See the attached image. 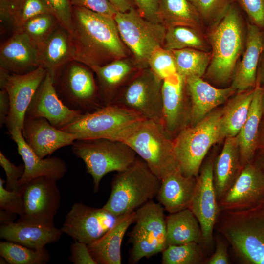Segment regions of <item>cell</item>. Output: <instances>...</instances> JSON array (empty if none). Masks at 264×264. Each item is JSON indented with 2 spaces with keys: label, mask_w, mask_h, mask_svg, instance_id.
I'll return each instance as SVG.
<instances>
[{
  "label": "cell",
  "mask_w": 264,
  "mask_h": 264,
  "mask_svg": "<svg viewBox=\"0 0 264 264\" xmlns=\"http://www.w3.org/2000/svg\"><path fill=\"white\" fill-rule=\"evenodd\" d=\"M72 16L75 61L90 68L125 56L114 17L76 6H72Z\"/></svg>",
  "instance_id": "obj_1"
},
{
  "label": "cell",
  "mask_w": 264,
  "mask_h": 264,
  "mask_svg": "<svg viewBox=\"0 0 264 264\" xmlns=\"http://www.w3.org/2000/svg\"><path fill=\"white\" fill-rule=\"evenodd\" d=\"M242 11L233 1L220 21L206 31L211 59L204 76L213 84L223 85L232 80L238 60L245 50L247 22Z\"/></svg>",
  "instance_id": "obj_2"
},
{
  "label": "cell",
  "mask_w": 264,
  "mask_h": 264,
  "mask_svg": "<svg viewBox=\"0 0 264 264\" xmlns=\"http://www.w3.org/2000/svg\"><path fill=\"white\" fill-rule=\"evenodd\" d=\"M215 228L242 262L264 264V200L247 209L220 211Z\"/></svg>",
  "instance_id": "obj_3"
},
{
  "label": "cell",
  "mask_w": 264,
  "mask_h": 264,
  "mask_svg": "<svg viewBox=\"0 0 264 264\" xmlns=\"http://www.w3.org/2000/svg\"><path fill=\"white\" fill-rule=\"evenodd\" d=\"M161 180L137 157L129 168L112 178L109 198L103 208L116 216L134 211L156 197Z\"/></svg>",
  "instance_id": "obj_4"
},
{
  "label": "cell",
  "mask_w": 264,
  "mask_h": 264,
  "mask_svg": "<svg viewBox=\"0 0 264 264\" xmlns=\"http://www.w3.org/2000/svg\"><path fill=\"white\" fill-rule=\"evenodd\" d=\"M121 141L133 150L160 180L179 168L173 139L161 124L145 119Z\"/></svg>",
  "instance_id": "obj_5"
},
{
  "label": "cell",
  "mask_w": 264,
  "mask_h": 264,
  "mask_svg": "<svg viewBox=\"0 0 264 264\" xmlns=\"http://www.w3.org/2000/svg\"><path fill=\"white\" fill-rule=\"evenodd\" d=\"M222 109L214 110L194 126L182 130L173 139L175 152L182 173L197 177L211 147L221 141Z\"/></svg>",
  "instance_id": "obj_6"
},
{
  "label": "cell",
  "mask_w": 264,
  "mask_h": 264,
  "mask_svg": "<svg viewBox=\"0 0 264 264\" xmlns=\"http://www.w3.org/2000/svg\"><path fill=\"white\" fill-rule=\"evenodd\" d=\"M71 149L73 154L83 160L87 172L91 176L95 192L107 174L126 170L138 157L125 142L108 139L76 140Z\"/></svg>",
  "instance_id": "obj_7"
},
{
  "label": "cell",
  "mask_w": 264,
  "mask_h": 264,
  "mask_svg": "<svg viewBox=\"0 0 264 264\" xmlns=\"http://www.w3.org/2000/svg\"><path fill=\"white\" fill-rule=\"evenodd\" d=\"M147 119L138 113L115 104L105 105L61 130L73 133L77 140L108 139L121 141L136 125Z\"/></svg>",
  "instance_id": "obj_8"
},
{
  "label": "cell",
  "mask_w": 264,
  "mask_h": 264,
  "mask_svg": "<svg viewBox=\"0 0 264 264\" xmlns=\"http://www.w3.org/2000/svg\"><path fill=\"white\" fill-rule=\"evenodd\" d=\"M75 60L59 70L52 78L56 91L69 109L90 113L103 107L92 72Z\"/></svg>",
  "instance_id": "obj_9"
},
{
  "label": "cell",
  "mask_w": 264,
  "mask_h": 264,
  "mask_svg": "<svg viewBox=\"0 0 264 264\" xmlns=\"http://www.w3.org/2000/svg\"><path fill=\"white\" fill-rule=\"evenodd\" d=\"M164 210L159 203L151 200L135 210V224L129 234L131 264L162 252L167 247Z\"/></svg>",
  "instance_id": "obj_10"
},
{
  "label": "cell",
  "mask_w": 264,
  "mask_h": 264,
  "mask_svg": "<svg viewBox=\"0 0 264 264\" xmlns=\"http://www.w3.org/2000/svg\"><path fill=\"white\" fill-rule=\"evenodd\" d=\"M114 19L121 40L132 51L139 66H148L152 53L164 44L165 26L147 20L133 7L126 12L118 11Z\"/></svg>",
  "instance_id": "obj_11"
},
{
  "label": "cell",
  "mask_w": 264,
  "mask_h": 264,
  "mask_svg": "<svg viewBox=\"0 0 264 264\" xmlns=\"http://www.w3.org/2000/svg\"><path fill=\"white\" fill-rule=\"evenodd\" d=\"M163 80L151 69L143 70L132 79L115 104L140 114L147 119L162 122Z\"/></svg>",
  "instance_id": "obj_12"
},
{
  "label": "cell",
  "mask_w": 264,
  "mask_h": 264,
  "mask_svg": "<svg viewBox=\"0 0 264 264\" xmlns=\"http://www.w3.org/2000/svg\"><path fill=\"white\" fill-rule=\"evenodd\" d=\"M47 70L39 67L23 74L0 69V88L8 93L10 111L5 125L8 132L14 128L22 131L27 110Z\"/></svg>",
  "instance_id": "obj_13"
},
{
  "label": "cell",
  "mask_w": 264,
  "mask_h": 264,
  "mask_svg": "<svg viewBox=\"0 0 264 264\" xmlns=\"http://www.w3.org/2000/svg\"><path fill=\"white\" fill-rule=\"evenodd\" d=\"M21 189L24 210L18 220L54 225V219L61 202L57 181L38 177L22 185Z\"/></svg>",
  "instance_id": "obj_14"
},
{
  "label": "cell",
  "mask_w": 264,
  "mask_h": 264,
  "mask_svg": "<svg viewBox=\"0 0 264 264\" xmlns=\"http://www.w3.org/2000/svg\"><path fill=\"white\" fill-rule=\"evenodd\" d=\"M120 216H115L103 207L94 208L76 202L66 215L61 230L74 241L88 244L113 227Z\"/></svg>",
  "instance_id": "obj_15"
},
{
  "label": "cell",
  "mask_w": 264,
  "mask_h": 264,
  "mask_svg": "<svg viewBox=\"0 0 264 264\" xmlns=\"http://www.w3.org/2000/svg\"><path fill=\"white\" fill-rule=\"evenodd\" d=\"M213 158L200 168L189 207L198 220L202 232V243L210 245L213 239V231L220 210L213 183Z\"/></svg>",
  "instance_id": "obj_16"
},
{
  "label": "cell",
  "mask_w": 264,
  "mask_h": 264,
  "mask_svg": "<svg viewBox=\"0 0 264 264\" xmlns=\"http://www.w3.org/2000/svg\"><path fill=\"white\" fill-rule=\"evenodd\" d=\"M162 96L161 125L171 137H175L190 125L191 103L185 78L176 73L163 80Z\"/></svg>",
  "instance_id": "obj_17"
},
{
  "label": "cell",
  "mask_w": 264,
  "mask_h": 264,
  "mask_svg": "<svg viewBox=\"0 0 264 264\" xmlns=\"http://www.w3.org/2000/svg\"><path fill=\"white\" fill-rule=\"evenodd\" d=\"M83 114L64 104L56 91L51 76L47 71L33 96L25 116L45 118L53 126L61 130L77 120Z\"/></svg>",
  "instance_id": "obj_18"
},
{
  "label": "cell",
  "mask_w": 264,
  "mask_h": 264,
  "mask_svg": "<svg viewBox=\"0 0 264 264\" xmlns=\"http://www.w3.org/2000/svg\"><path fill=\"white\" fill-rule=\"evenodd\" d=\"M264 200V176L253 162L242 169L234 184L218 202L220 211L254 207Z\"/></svg>",
  "instance_id": "obj_19"
},
{
  "label": "cell",
  "mask_w": 264,
  "mask_h": 264,
  "mask_svg": "<svg viewBox=\"0 0 264 264\" xmlns=\"http://www.w3.org/2000/svg\"><path fill=\"white\" fill-rule=\"evenodd\" d=\"M22 134L27 144L41 158L63 147L72 145L78 139L75 134L54 127L45 118L27 116Z\"/></svg>",
  "instance_id": "obj_20"
},
{
  "label": "cell",
  "mask_w": 264,
  "mask_h": 264,
  "mask_svg": "<svg viewBox=\"0 0 264 264\" xmlns=\"http://www.w3.org/2000/svg\"><path fill=\"white\" fill-rule=\"evenodd\" d=\"M8 132L24 165V174L19 181L20 186L38 177L44 176L57 181L65 176L67 167L64 160L57 156L40 157L27 144L22 130L14 128Z\"/></svg>",
  "instance_id": "obj_21"
},
{
  "label": "cell",
  "mask_w": 264,
  "mask_h": 264,
  "mask_svg": "<svg viewBox=\"0 0 264 264\" xmlns=\"http://www.w3.org/2000/svg\"><path fill=\"white\" fill-rule=\"evenodd\" d=\"M185 80L191 103L190 126L196 125L237 92L231 86L226 88H217L202 77L189 76L185 78Z\"/></svg>",
  "instance_id": "obj_22"
},
{
  "label": "cell",
  "mask_w": 264,
  "mask_h": 264,
  "mask_svg": "<svg viewBox=\"0 0 264 264\" xmlns=\"http://www.w3.org/2000/svg\"><path fill=\"white\" fill-rule=\"evenodd\" d=\"M264 50V31L247 19V36L242 59L238 62L232 79L231 86L237 92L255 87L258 65Z\"/></svg>",
  "instance_id": "obj_23"
},
{
  "label": "cell",
  "mask_w": 264,
  "mask_h": 264,
  "mask_svg": "<svg viewBox=\"0 0 264 264\" xmlns=\"http://www.w3.org/2000/svg\"><path fill=\"white\" fill-rule=\"evenodd\" d=\"M39 67L37 48L23 32L13 33L0 45V69L23 74Z\"/></svg>",
  "instance_id": "obj_24"
},
{
  "label": "cell",
  "mask_w": 264,
  "mask_h": 264,
  "mask_svg": "<svg viewBox=\"0 0 264 264\" xmlns=\"http://www.w3.org/2000/svg\"><path fill=\"white\" fill-rule=\"evenodd\" d=\"M63 232L54 225L18 220L1 224L0 237L35 250H42L46 245L56 243Z\"/></svg>",
  "instance_id": "obj_25"
},
{
  "label": "cell",
  "mask_w": 264,
  "mask_h": 264,
  "mask_svg": "<svg viewBox=\"0 0 264 264\" xmlns=\"http://www.w3.org/2000/svg\"><path fill=\"white\" fill-rule=\"evenodd\" d=\"M197 177L184 176L179 168L161 180L156 198L169 213L189 208L193 197Z\"/></svg>",
  "instance_id": "obj_26"
},
{
  "label": "cell",
  "mask_w": 264,
  "mask_h": 264,
  "mask_svg": "<svg viewBox=\"0 0 264 264\" xmlns=\"http://www.w3.org/2000/svg\"><path fill=\"white\" fill-rule=\"evenodd\" d=\"M40 67L52 78L67 63L75 60V50L70 33L60 25L38 48Z\"/></svg>",
  "instance_id": "obj_27"
},
{
  "label": "cell",
  "mask_w": 264,
  "mask_h": 264,
  "mask_svg": "<svg viewBox=\"0 0 264 264\" xmlns=\"http://www.w3.org/2000/svg\"><path fill=\"white\" fill-rule=\"evenodd\" d=\"M136 211L122 215L103 236L88 244L89 252L97 264H121V247L129 226L134 222Z\"/></svg>",
  "instance_id": "obj_28"
},
{
  "label": "cell",
  "mask_w": 264,
  "mask_h": 264,
  "mask_svg": "<svg viewBox=\"0 0 264 264\" xmlns=\"http://www.w3.org/2000/svg\"><path fill=\"white\" fill-rule=\"evenodd\" d=\"M224 140L222 149L213 164V183L218 202L234 184L243 168L237 136Z\"/></svg>",
  "instance_id": "obj_29"
},
{
  "label": "cell",
  "mask_w": 264,
  "mask_h": 264,
  "mask_svg": "<svg viewBox=\"0 0 264 264\" xmlns=\"http://www.w3.org/2000/svg\"><path fill=\"white\" fill-rule=\"evenodd\" d=\"M264 86L256 85L247 118L238 135L242 167L253 161L258 150L260 124L263 116L262 96Z\"/></svg>",
  "instance_id": "obj_30"
},
{
  "label": "cell",
  "mask_w": 264,
  "mask_h": 264,
  "mask_svg": "<svg viewBox=\"0 0 264 264\" xmlns=\"http://www.w3.org/2000/svg\"><path fill=\"white\" fill-rule=\"evenodd\" d=\"M255 88L237 92L222 108L221 140L236 136L245 122L253 98Z\"/></svg>",
  "instance_id": "obj_31"
},
{
  "label": "cell",
  "mask_w": 264,
  "mask_h": 264,
  "mask_svg": "<svg viewBox=\"0 0 264 264\" xmlns=\"http://www.w3.org/2000/svg\"><path fill=\"white\" fill-rule=\"evenodd\" d=\"M167 247L191 242H202L199 221L189 208L166 216Z\"/></svg>",
  "instance_id": "obj_32"
},
{
  "label": "cell",
  "mask_w": 264,
  "mask_h": 264,
  "mask_svg": "<svg viewBox=\"0 0 264 264\" xmlns=\"http://www.w3.org/2000/svg\"><path fill=\"white\" fill-rule=\"evenodd\" d=\"M46 13L53 14L44 0H0V22L8 25L13 33L19 32L29 19Z\"/></svg>",
  "instance_id": "obj_33"
},
{
  "label": "cell",
  "mask_w": 264,
  "mask_h": 264,
  "mask_svg": "<svg viewBox=\"0 0 264 264\" xmlns=\"http://www.w3.org/2000/svg\"><path fill=\"white\" fill-rule=\"evenodd\" d=\"M90 68L96 73L98 81V91L104 105L112 104L115 89L132 73V68L127 62L120 60Z\"/></svg>",
  "instance_id": "obj_34"
},
{
  "label": "cell",
  "mask_w": 264,
  "mask_h": 264,
  "mask_svg": "<svg viewBox=\"0 0 264 264\" xmlns=\"http://www.w3.org/2000/svg\"><path fill=\"white\" fill-rule=\"evenodd\" d=\"M158 14L166 28L182 25L204 31L200 17L188 0H160Z\"/></svg>",
  "instance_id": "obj_35"
},
{
  "label": "cell",
  "mask_w": 264,
  "mask_h": 264,
  "mask_svg": "<svg viewBox=\"0 0 264 264\" xmlns=\"http://www.w3.org/2000/svg\"><path fill=\"white\" fill-rule=\"evenodd\" d=\"M163 44L164 48L169 51L184 48L211 51L206 34L203 31L186 26L167 27Z\"/></svg>",
  "instance_id": "obj_36"
},
{
  "label": "cell",
  "mask_w": 264,
  "mask_h": 264,
  "mask_svg": "<svg viewBox=\"0 0 264 264\" xmlns=\"http://www.w3.org/2000/svg\"><path fill=\"white\" fill-rule=\"evenodd\" d=\"M172 52L175 59L178 74L184 78L192 76H204L211 61V51L184 48Z\"/></svg>",
  "instance_id": "obj_37"
},
{
  "label": "cell",
  "mask_w": 264,
  "mask_h": 264,
  "mask_svg": "<svg viewBox=\"0 0 264 264\" xmlns=\"http://www.w3.org/2000/svg\"><path fill=\"white\" fill-rule=\"evenodd\" d=\"M0 255L10 264H45L50 258L46 248L35 250L8 241L0 242Z\"/></svg>",
  "instance_id": "obj_38"
},
{
  "label": "cell",
  "mask_w": 264,
  "mask_h": 264,
  "mask_svg": "<svg viewBox=\"0 0 264 264\" xmlns=\"http://www.w3.org/2000/svg\"><path fill=\"white\" fill-rule=\"evenodd\" d=\"M60 25L59 20L53 14H43L26 22L20 31L25 34L38 48Z\"/></svg>",
  "instance_id": "obj_39"
},
{
  "label": "cell",
  "mask_w": 264,
  "mask_h": 264,
  "mask_svg": "<svg viewBox=\"0 0 264 264\" xmlns=\"http://www.w3.org/2000/svg\"><path fill=\"white\" fill-rule=\"evenodd\" d=\"M162 264H200L205 262L200 243L191 242L167 246L162 252Z\"/></svg>",
  "instance_id": "obj_40"
},
{
  "label": "cell",
  "mask_w": 264,
  "mask_h": 264,
  "mask_svg": "<svg viewBox=\"0 0 264 264\" xmlns=\"http://www.w3.org/2000/svg\"><path fill=\"white\" fill-rule=\"evenodd\" d=\"M198 13L206 31L216 25L233 0H188Z\"/></svg>",
  "instance_id": "obj_41"
},
{
  "label": "cell",
  "mask_w": 264,
  "mask_h": 264,
  "mask_svg": "<svg viewBox=\"0 0 264 264\" xmlns=\"http://www.w3.org/2000/svg\"><path fill=\"white\" fill-rule=\"evenodd\" d=\"M148 66L152 71L162 80L177 73L176 61L172 51L161 47L152 53Z\"/></svg>",
  "instance_id": "obj_42"
},
{
  "label": "cell",
  "mask_w": 264,
  "mask_h": 264,
  "mask_svg": "<svg viewBox=\"0 0 264 264\" xmlns=\"http://www.w3.org/2000/svg\"><path fill=\"white\" fill-rule=\"evenodd\" d=\"M6 182L0 178V210L15 213L22 217L23 213L24 203L22 190H8L4 187Z\"/></svg>",
  "instance_id": "obj_43"
},
{
  "label": "cell",
  "mask_w": 264,
  "mask_h": 264,
  "mask_svg": "<svg viewBox=\"0 0 264 264\" xmlns=\"http://www.w3.org/2000/svg\"><path fill=\"white\" fill-rule=\"evenodd\" d=\"M247 17V20L264 31V0H233Z\"/></svg>",
  "instance_id": "obj_44"
},
{
  "label": "cell",
  "mask_w": 264,
  "mask_h": 264,
  "mask_svg": "<svg viewBox=\"0 0 264 264\" xmlns=\"http://www.w3.org/2000/svg\"><path fill=\"white\" fill-rule=\"evenodd\" d=\"M62 26L71 35L72 33V6L70 0H44Z\"/></svg>",
  "instance_id": "obj_45"
},
{
  "label": "cell",
  "mask_w": 264,
  "mask_h": 264,
  "mask_svg": "<svg viewBox=\"0 0 264 264\" xmlns=\"http://www.w3.org/2000/svg\"><path fill=\"white\" fill-rule=\"evenodd\" d=\"M0 165L4 170L6 176L5 188L10 191L19 190L21 187L19 184V181L24 172V164L15 165L0 151Z\"/></svg>",
  "instance_id": "obj_46"
},
{
  "label": "cell",
  "mask_w": 264,
  "mask_h": 264,
  "mask_svg": "<svg viewBox=\"0 0 264 264\" xmlns=\"http://www.w3.org/2000/svg\"><path fill=\"white\" fill-rule=\"evenodd\" d=\"M72 6L84 8L114 17L118 12L109 0H70Z\"/></svg>",
  "instance_id": "obj_47"
},
{
  "label": "cell",
  "mask_w": 264,
  "mask_h": 264,
  "mask_svg": "<svg viewBox=\"0 0 264 264\" xmlns=\"http://www.w3.org/2000/svg\"><path fill=\"white\" fill-rule=\"evenodd\" d=\"M69 260L74 264H97L91 255L88 244L74 241L70 247Z\"/></svg>",
  "instance_id": "obj_48"
},
{
  "label": "cell",
  "mask_w": 264,
  "mask_h": 264,
  "mask_svg": "<svg viewBox=\"0 0 264 264\" xmlns=\"http://www.w3.org/2000/svg\"><path fill=\"white\" fill-rule=\"evenodd\" d=\"M133 0L142 17L154 22H161L158 14L160 0Z\"/></svg>",
  "instance_id": "obj_49"
},
{
  "label": "cell",
  "mask_w": 264,
  "mask_h": 264,
  "mask_svg": "<svg viewBox=\"0 0 264 264\" xmlns=\"http://www.w3.org/2000/svg\"><path fill=\"white\" fill-rule=\"evenodd\" d=\"M208 264H228L230 261L227 252L226 243L218 238L216 241V247L214 253L205 261Z\"/></svg>",
  "instance_id": "obj_50"
},
{
  "label": "cell",
  "mask_w": 264,
  "mask_h": 264,
  "mask_svg": "<svg viewBox=\"0 0 264 264\" xmlns=\"http://www.w3.org/2000/svg\"><path fill=\"white\" fill-rule=\"evenodd\" d=\"M10 111V102L8 93L4 89L0 91V126L5 125Z\"/></svg>",
  "instance_id": "obj_51"
},
{
  "label": "cell",
  "mask_w": 264,
  "mask_h": 264,
  "mask_svg": "<svg viewBox=\"0 0 264 264\" xmlns=\"http://www.w3.org/2000/svg\"><path fill=\"white\" fill-rule=\"evenodd\" d=\"M109 0L121 12H126L132 7V0Z\"/></svg>",
  "instance_id": "obj_52"
},
{
  "label": "cell",
  "mask_w": 264,
  "mask_h": 264,
  "mask_svg": "<svg viewBox=\"0 0 264 264\" xmlns=\"http://www.w3.org/2000/svg\"><path fill=\"white\" fill-rule=\"evenodd\" d=\"M256 85L264 86V50L261 56L258 65Z\"/></svg>",
  "instance_id": "obj_53"
},
{
  "label": "cell",
  "mask_w": 264,
  "mask_h": 264,
  "mask_svg": "<svg viewBox=\"0 0 264 264\" xmlns=\"http://www.w3.org/2000/svg\"><path fill=\"white\" fill-rule=\"evenodd\" d=\"M256 166L260 169L264 176V150L258 149L255 154L253 160Z\"/></svg>",
  "instance_id": "obj_54"
},
{
  "label": "cell",
  "mask_w": 264,
  "mask_h": 264,
  "mask_svg": "<svg viewBox=\"0 0 264 264\" xmlns=\"http://www.w3.org/2000/svg\"><path fill=\"white\" fill-rule=\"evenodd\" d=\"M17 214L7 211L0 210V223L1 224H8L14 222Z\"/></svg>",
  "instance_id": "obj_55"
},
{
  "label": "cell",
  "mask_w": 264,
  "mask_h": 264,
  "mask_svg": "<svg viewBox=\"0 0 264 264\" xmlns=\"http://www.w3.org/2000/svg\"><path fill=\"white\" fill-rule=\"evenodd\" d=\"M258 149L264 150V116H262L260 126L258 150Z\"/></svg>",
  "instance_id": "obj_56"
},
{
  "label": "cell",
  "mask_w": 264,
  "mask_h": 264,
  "mask_svg": "<svg viewBox=\"0 0 264 264\" xmlns=\"http://www.w3.org/2000/svg\"><path fill=\"white\" fill-rule=\"evenodd\" d=\"M262 107L263 110V116H264V88L262 96Z\"/></svg>",
  "instance_id": "obj_57"
},
{
  "label": "cell",
  "mask_w": 264,
  "mask_h": 264,
  "mask_svg": "<svg viewBox=\"0 0 264 264\" xmlns=\"http://www.w3.org/2000/svg\"><path fill=\"white\" fill-rule=\"evenodd\" d=\"M0 264H8L7 261L2 257H0Z\"/></svg>",
  "instance_id": "obj_58"
}]
</instances>
